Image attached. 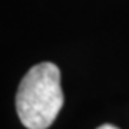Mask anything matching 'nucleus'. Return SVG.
Listing matches in <instances>:
<instances>
[{"label": "nucleus", "instance_id": "f257e3e1", "mask_svg": "<svg viewBox=\"0 0 129 129\" xmlns=\"http://www.w3.org/2000/svg\"><path fill=\"white\" fill-rule=\"evenodd\" d=\"M63 106L60 70L55 63L35 64L23 76L16 95L19 119L27 129H47Z\"/></svg>", "mask_w": 129, "mask_h": 129}, {"label": "nucleus", "instance_id": "f03ea898", "mask_svg": "<svg viewBox=\"0 0 129 129\" xmlns=\"http://www.w3.org/2000/svg\"><path fill=\"white\" fill-rule=\"evenodd\" d=\"M98 129H119L118 126H115V125H111V123H105V125H101Z\"/></svg>", "mask_w": 129, "mask_h": 129}]
</instances>
